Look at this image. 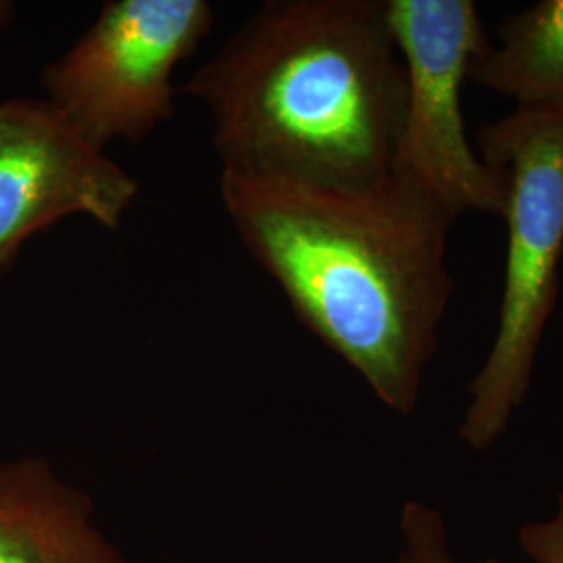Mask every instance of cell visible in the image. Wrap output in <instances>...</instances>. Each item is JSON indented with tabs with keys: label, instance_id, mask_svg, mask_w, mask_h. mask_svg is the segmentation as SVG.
Masks as SVG:
<instances>
[{
	"label": "cell",
	"instance_id": "cell-8",
	"mask_svg": "<svg viewBox=\"0 0 563 563\" xmlns=\"http://www.w3.org/2000/svg\"><path fill=\"white\" fill-rule=\"evenodd\" d=\"M499 44L484 46L467 80L511 99L516 109L563 107V0H541L499 23Z\"/></svg>",
	"mask_w": 563,
	"mask_h": 563
},
{
	"label": "cell",
	"instance_id": "cell-1",
	"mask_svg": "<svg viewBox=\"0 0 563 563\" xmlns=\"http://www.w3.org/2000/svg\"><path fill=\"white\" fill-rule=\"evenodd\" d=\"M220 197L302 325L390 411L413 413L455 290L457 220L395 174L316 186L222 172Z\"/></svg>",
	"mask_w": 563,
	"mask_h": 563
},
{
	"label": "cell",
	"instance_id": "cell-10",
	"mask_svg": "<svg viewBox=\"0 0 563 563\" xmlns=\"http://www.w3.org/2000/svg\"><path fill=\"white\" fill-rule=\"evenodd\" d=\"M520 547L532 563H563V490L558 509L547 520H534L520 528ZM481 563H505L488 560Z\"/></svg>",
	"mask_w": 563,
	"mask_h": 563
},
{
	"label": "cell",
	"instance_id": "cell-9",
	"mask_svg": "<svg viewBox=\"0 0 563 563\" xmlns=\"http://www.w3.org/2000/svg\"><path fill=\"white\" fill-rule=\"evenodd\" d=\"M401 549L397 563H455L443 514L422 501H407L401 511Z\"/></svg>",
	"mask_w": 563,
	"mask_h": 563
},
{
	"label": "cell",
	"instance_id": "cell-2",
	"mask_svg": "<svg viewBox=\"0 0 563 563\" xmlns=\"http://www.w3.org/2000/svg\"><path fill=\"white\" fill-rule=\"evenodd\" d=\"M178 95L207 109L222 172L365 186L390 176L407 84L386 0H269Z\"/></svg>",
	"mask_w": 563,
	"mask_h": 563
},
{
	"label": "cell",
	"instance_id": "cell-5",
	"mask_svg": "<svg viewBox=\"0 0 563 563\" xmlns=\"http://www.w3.org/2000/svg\"><path fill=\"white\" fill-rule=\"evenodd\" d=\"M405 67V115L393 169L460 220L504 218L507 180L465 134L462 90L472 59L488 44L472 0H386Z\"/></svg>",
	"mask_w": 563,
	"mask_h": 563
},
{
	"label": "cell",
	"instance_id": "cell-11",
	"mask_svg": "<svg viewBox=\"0 0 563 563\" xmlns=\"http://www.w3.org/2000/svg\"><path fill=\"white\" fill-rule=\"evenodd\" d=\"M13 15H15V7H13V2L0 0V30H2V27H7V25L11 23Z\"/></svg>",
	"mask_w": 563,
	"mask_h": 563
},
{
	"label": "cell",
	"instance_id": "cell-7",
	"mask_svg": "<svg viewBox=\"0 0 563 563\" xmlns=\"http://www.w3.org/2000/svg\"><path fill=\"white\" fill-rule=\"evenodd\" d=\"M0 563H130L88 493L42 457L0 460Z\"/></svg>",
	"mask_w": 563,
	"mask_h": 563
},
{
	"label": "cell",
	"instance_id": "cell-4",
	"mask_svg": "<svg viewBox=\"0 0 563 563\" xmlns=\"http://www.w3.org/2000/svg\"><path fill=\"white\" fill-rule=\"evenodd\" d=\"M207 0H107L41 81L60 118L92 148L146 141L176 115L174 74L209 36Z\"/></svg>",
	"mask_w": 563,
	"mask_h": 563
},
{
	"label": "cell",
	"instance_id": "cell-3",
	"mask_svg": "<svg viewBox=\"0 0 563 563\" xmlns=\"http://www.w3.org/2000/svg\"><path fill=\"white\" fill-rule=\"evenodd\" d=\"M476 148L507 180V255L497 334L470 383L460 439L474 451L497 443L532 386L563 262V107L514 109L484 123Z\"/></svg>",
	"mask_w": 563,
	"mask_h": 563
},
{
	"label": "cell",
	"instance_id": "cell-6",
	"mask_svg": "<svg viewBox=\"0 0 563 563\" xmlns=\"http://www.w3.org/2000/svg\"><path fill=\"white\" fill-rule=\"evenodd\" d=\"M139 181L92 148L46 99L0 102V274L69 216L120 228Z\"/></svg>",
	"mask_w": 563,
	"mask_h": 563
}]
</instances>
